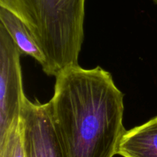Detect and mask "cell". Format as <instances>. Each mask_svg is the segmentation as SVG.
Returning <instances> with one entry per match:
<instances>
[{
    "mask_svg": "<svg viewBox=\"0 0 157 157\" xmlns=\"http://www.w3.org/2000/svg\"><path fill=\"white\" fill-rule=\"evenodd\" d=\"M20 55L10 35L0 24V141L19 120L26 98Z\"/></svg>",
    "mask_w": 157,
    "mask_h": 157,
    "instance_id": "cell-3",
    "label": "cell"
},
{
    "mask_svg": "<svg viewBox=\"0 0 157 157\" xmlns=\"http://www.w3.org/2000/svg\"><path fill=\"white\" fill-rule=\"evenodd\" d=\"M48 102L68 157H113L125 133L124 94L110 72L79 65L58 75Z\"/></svg>",
    "mask_w": 157,
    "mask_h": 157,
    "instance_id": "cell-1",
    "label": "cell"
},
{
    "mask_svg": "<svg viewBox=\"0 0 157 157\" xmlns=\"http://www.w3.org/2000/svg\"><path fill=\"white\" fill-rule=\"evenodd\" d=\"M153 1H154V2L156 3V4H157V0H153Z\"/></svg>",
    "mask_w": 157,
    "mask_h": 157,
    "instance_id": "cell-8",
    "label": "cell"
},
{
    "mask_svg": "<svg viewBox=\"0 0 157 157\" xmlns=\"http://www.w3.org/2000/svg\"><path fill=\"white\" fill-rule=\"evenodd\" d=\"M26 157H68L53 119L48 103L25 99L21 112Z\"/></svg>",
    "mask_w": 157,
    "mask_h": 157,
    "instance_id": "cell-4",
    "label": "cell"
},
{
    "mask_svg": "<svg viewBox=\"0 0 157 157\" xmlns=\"http://www.w3.org/2000/svg\"><path fill=\"white\" fill-rule=\"evenodd\" d=\"M0 24L7 31L21 55L31 56L41 64L43 71L45 70L47 67L45 56L28 26L12 12L1 6Z\"/></svg>",
    "mask_w": 157,
    "mask_h": 157,
    "instance_id": "cell-6",
    "label": "cell"
},
{
    "mask_svg": "<svg viewBox=\"0 0 157 157\" xmlns=\"http://www.w3.org/2000/svg\"><path fill=\"white\" fill-rule=\"evenodd\" d=\"M117 154L123 157H157V116L126 130L118 146Z\"/></svg>",
    "mask_w": 157,
    "mask_h": 157,
    "instance_id": "cell-5",
    "label": "cell"
},
{
    "mask_svg": "<svg viewBox=\"0 0 157 157\" xmlns=\"http://www.w3.org/2000/svg\"><path fill=\"white\" fill-rule=\"evenodd\" d=\"M0 157H26L21 117L0 141Z\"/></svg>",
    "mask_w": 157,
    "mask_h": 157,
    "instance_id": "cell-7",
    "label": "cell"
},
{
    "mask_svg": "<svg viewBox=\"0 0 157 157\" xmlns=\"http://www.w3.org/2000/svg\"><path fill=\"white\" fill-rule=\"evenodd\" d=\"M86 0H0V6L31 31L47 61L44 71L57 77L78 65L84 40Z\"/></svg>",
    "mask_w": 157,
    "mask_h": 157,
    "instance_id": "cell-2",
    "label": "cell"
}]
</instances>
